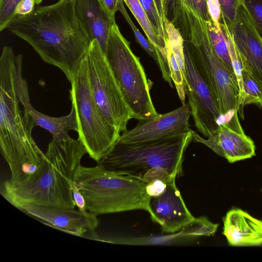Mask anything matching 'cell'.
<instances>
[{
	"label": "cell",
	"instance_id": "1",
	"mask_svg": "<svg viewBox=\"0 0 262 262\" xmlns=\"http://www.w3.org/2000/svg\"><path fill=\"white\" fill-rule=\"evenodd\" d=\"M6 29L28 42L44 62L61 70L70 82L91 43L75 14L74 0L35 6L29 14L12 19Z\"/></svg>",
	"mask_w": 262,
	"mask_h": 262
},
{
	"label": "cell",
	"instance_id": "2",
	"mask_svg": "<svg viewBox=\"0 0 262 262\" xmlns=\"http://www.w3.org/2000/svg\"><path fill=\"white\" fill-rule=\"evenodd\" d=\"M22 55L5 46L0 57V147L9 166L11 178L5 182L16 185L36 170L44 153L32 137V117L19 108L17 79L22 70Z\"/></svg>",
	"mask_w": 262,
	"mask_h": 262
},
{
	"label": "cell",
	"instance_id": "3",
	"mask_svg": "<svg viewBox=\"0 0 262 262\" xmlns=\"http://www.w3.org/2000/svg\"><path fill=\"white\" fill-rule=\"evenodd\" d=\"M85 154L78 139L62 142L52 140L35 171L18 185L4 183L1 193L20 210L30 205L74 209L72 184Z\"/></svg>",
	"mask_w": 262,
	"mask_h": 262
},
{
	"label": "cell",
	"instance_id": "4",
	"mask_svg": "<svg viewBox=\"0 0 262 262\" xmlns=\"http://www.w3.org/2000/svg\"><path fill=\"white\" fill-rule=\"evenodd\" d=\"M192 141V129L155 140L116 141L97 165L109 171L147 183L156 179L169 182L181 174L184 152Z\"/></svg>",
	"mask_w": 262,
	"mask_h": 262
},
{
	"label": "cell",
	"instance_id": "5",
	"mask_svg": "<svg viewBox=\"0 0 262 262\" xmlns=\"http://www.w3.org/2000/svg\"><path fill=\"white\" fill-rule=\"evenodd\" d=\"M178 29L218 102L222 123L227 124L237 132L244 133L238 116L239 89L237 79L215 53L206 21L190 8L184 6Z\"/></svg>",
	"mask_w": 262,
	"mask_h": 262
},
{
	"label": "cell",
	"instance_id": "6",
	"mask_svg": "<svg viewBox=\"0 0 262 262\" xmlns=\"http://www.w3.org/2000/svg\"><path fill=\"white\" fill-rule=\"evenodd\" d=\"M74 182L85 199L86 210L97 216L138 209L150 213L147 183L143 180L109 171L98 165H80Z\"/></svg>",
	"mask_w": 262,
	"mask_h": 262
},
{
	"label": "cell",
	"instance_id": "7",
	"mask_svg": "<svg viewBox=\"0 0 262 262\" xmlns=\"http://www.w3.org/2000/svg\"><path fill=\"white\" fill-rule=\"evenodd\" d=\"M105 54L132 119L139 121L157 116L143 67L116 23L111 28Z\"/></svg>",
	"mask_w": 262,
	"mask_h": 262
},
{
	"label": "cell",
	"instance_id": "8",
	"mask_svg": "<svg viewBox=\"0 0 262 262\" xmlns=\"http://www.w3.org/2000/svg\"><path fill=\"white\" fill-rule=\"evenodd\" d=\"M70 82V97L76 112L78 139L90 157L98 162L121 134L106 121L96 104L85 57Z\"/></svg>",
	"mask_w": 262,
	"mask_h": 262
},
{
	"label": "cell",
	"instance_id": "9",
	"mask_svg": "<svg viewBox=\"0 0 262 262\" xmlns=\"http://www.w3.org/2000/svg\"><path fill=\"white\" fill-rule=\"evenodd\" d=\"M92 95L106 121L120 134L132 119L119 84L106 55L96 40L91 42L84 56Z\"/></svg>",
	"mask_w": 262,
	"mask_h": 262
},
{
	"label": "cell",
	"instance_id": "10",
	"mask_svg": "<svg viewBox=\"0 0 262 262\" xmlns=\"http://www.w3.org/2000/svg\"><path fill=\"white\" fill-rule=\"evenodd\" d=\"M187 84L186 96L191 116L198 130L205 137L216 130L222 123L218 102L198 69L186 44L184 42Z\"/></svg>",
	"mask_w": 262,
	"mask_h": 262
},
{
	"label": "cell",
	"instance_id": "11",
	"mask_svg": "<svg viewBox=\"0 0 262 262\" xmlns=\"http://www.w3.org/2000/svg\"><path fill=\"white\" fill-rule=\"evenodd\" d=\"M190 116V106L186 103L171 112L139 120L134 128L122 132L116 141L137 142L186 133L191 130L189 122Z\"/></svg>",
	"mask_w": 262,
	"mask_h": 262
},
{
	"label": "cell",
	"instance_id": "12",
	"mask_svg": "<svg viewBox=\"0 0 262 262\" xmlns=\"http://www.w3.org/2000/svg\"><path fill=\"white\" fill-rule=\"evenodd\" d=\"M229 28L239 53L242 70L262 84V39L244 3L238 7L235 20Z\"/></svg>",
	"mask_w": 262,
	"mask_h": 262
},
{
	"label": "cell",
	"instance_id": "13",
	"mask_svg": "<svg viewBox=\"0 0 262 262\" xmlns=\"http://www.w3.org/2000/svg\"><path fill=\"white\" fill-rule=\"evenodd\" d=\"M175 180L167 184L162 194L149 201L151 218L161 226L163 233L178 232L195 218L186 207Z\"/></svg>",
	"mask_w": 262,
	"mask_h": 262
},
{
	"label": "cell",
	"instance_id": "14",
	"mask_svg": "<svg viewBox=\"0 0 262 262\" xmlns=\"http://www.w3.org/2000/svg\"><path fill=\"white\" fill-rule=\"evenodd\" d=\"M21 210L45 221L44 224L79 236L94 233L98 225L97 215L89 211L53 206L30 205Z\"/></svg>",
	"mask_w": 262,
	"mask_h": 262
},
{
	"label": "cell",
	"instance_id": "15",
	"mask_svg": "<svg viewBox=\"0 0 262 262\" xmlns=\"http://www.w3.org/2000/svg\"><path fill=\"white\" fill-rule=\"evenodd\" d=\"M193 141L205 145L217 155L233 163L255 156V146L252 139L245 133H240L226 123L210 133L207 138L202 137L192 130Z\"/></svg>",
	"mask_w": 262,
	"mask_h": 262
},
{
	"label": "cell",
	"instance_id": "16",
	"mask_svg": "<svg viewBox=\"0 0 262 262\" xmlns=\"http://www.w3.org/2000/svg\"><path fill=\"white\" fill-rule=\"evenodd\" d=\"M17 93L24 110L32 117L35 125L48 131L55 141H70L74 139L68 134L70 130L78 132L76 112L73 105L68 115L59 117L49 116L35 110L30 102L28 84L22 77V70L18 76Z\"/></svg>",
	"mask_w": 262,
	"mask_h": 262
},
{
	"label": "cell",
	"instance_id": "17",
	"mask_svg": "<svg viewBox=\"0 0 262 262\" xmlns=\"http://www.w3.org/2000/svg\"><path fill=\"white\" fill-rule=\"evenodd\" d=\"M223 234L231 246H260L262 221L241 209H232L223 219Z\"/></svg>",
	"mask_w": 262,
	"mask_h": 262
},
{
	"label": "cell",
	"instance_id": "18",
	"mask_svg": "<svg viewBox=\"0 0 262 262\" xmlns=\"http://www.w3.org/2000/svg\"><path fill=\"white\" fill-rule=\"evenodd\" d=\"M77 18L91 41L96 40L105 53L113 22L100 0H74Z\"/></svg>",
	"mask_w": 262,
	"mask_h": 262
},
{
	"label": "cell",
	"instance_id": "19",
	"mask_svg": "<svg viewBox=\"0 0 262 262\" xmlns=\"http://www.w3.org/2000/svg\"><path fill=\"white\" fill-rule=\"evenodd\" d=\"M206 23L209 38L215 53L228 71L236 78L232 65L230 40L228 35L221 27L220 29H218L211 19L206 21Z\"/></svg>",
	"mask_w": 262,
	"mask_h": 262
},
{
	"label": "cell",
	"instance_id": "20",
	"mask_svg": "<svg viewBox=\"0 0 262 262\" xmlns=\"http://www.w3.org/2000/svg\"><path fill=\"white\" fill-rule=\"evenodd\" d=\"M196 238L198 237L192 234L187 226H185L180 231L169 235L140 238H118L116 239V242L117 244L129 245L171 244L176 242L189 241Z\"/></svg>",
	"mask_w": 262,
	"mask_h": 262
},
{
	"label": "cell",
	"instance_id": "21",
	"mask_svg": "<svg viewBox=\"0 0 262 262\" xmlns=\"http://www.w3.org/2000/svg\"><path fill=\"white\" fill-rule=\"evenodd\" d=\"M242 78L244 94L238 113L243 118V108L245 105L251 104H259L262 105V84L243 69Z\"/></svg>",
	"mask_w": 262,
	"mask_h": 262
},
{
	"label": "cell",
	"instance_id": "22",
	"mask_svg": "<svg viewBox=\"0 0 262 262\" xmlns=\"http://www.w3.org/2000/svg\"><path fill=\"white\" fill-rule=\"evenodd\" d=\"M165 26L167 36V44L173 52L177 61L183 73L185 84H187L185 72L184 38L180 30L166 19Z\"/></svg>",
	"mask_w": 262,
	"mask_h": 262
},
{
	"label": "cell",
	"instance_id": "23",
	"mask_svg": "<svg viewBox=\"0 0 262 262\" xmlns=\"http://www.w3.org/2000/svg\"><path fill=\"white\" fill-rule=\"evenodd\" d=\"M167 59L170 72V76L173 81L179 99L182 104H185L186 101V84L183 73L174 55L167 44Z\"/></svg>",
	"mask_w": 262,
	"mask_h": 262
},
{
	"label": "cell",
	"instance_id": "24",
	"mask_svg": "<svg viewBox=\"0 0 262 262\" xmlns=\"http://www.w3.org/2000/svg\"><path fill=\"white\" fill-rule=\"evenodd\" d=\"M123 2V0H120L118 5V11L121 13L130 27L137 42L141 46L144 51L154 59L157 64L158 62V56L155 47L147 39L145 38V37L142 35L139 30L137 28L129 17L125 8Z\"/></svg>",
	"mask_w": 262,
	"mask_h": 262
},
{
	"label": "cell",
	"instance_id": "25",
	"mask_svg": "<svg viewBox=\"0 0 262 262\" xmlns=\"http://www.w3.org/2000/svg\"><path fill=\"white\" fill-rule=\"evenodd\" d=\"M156 34L163 43L166 45L167 36L165 27L162 25L157 9L155 0H139Z\"/></svg>",
	"mask_w": 262,
	"mask_h": 262
},
{
	"label": "cell",
	"instance_id": "26",
	"mask_svg": "<svg viewBox=\"0 0 262 262\" xmlns=\"http://www.w3.org/2000/svg\"><path fill=\"white\" fill-rule=\"evenodd\" d=\"M253 25L262 39V0H243Z\"/></svg>",
	"mask_w": 262,
	"mask_h": 262
},
{
	"label": "cell",
	"instance_id": "27",
	"mask_svg": "<svg viewBox=\"0 0 262 262\" xmlns=\"http://www.w3.org/2000/svg\"><path fill=\"white\" fill-rule=\"evenodd\" d=\"M221 11V18L229 27L234 23L238 7L244 3L243 0H219Z\"/></svg>",
	"mask_w": 262,
	"mask_h": 262
},
{
	"label": "cell",
	"instance_id": "28",
	"mask_svg": "<svg viewBox=\"0 0 262 262\" xmlns=\"http://www.w3.org/2000/svg\"><path fill=\"white\" fill-rule=\"evenodd\" d=\"M21 0H0V31L6 29L14 18L16 6Z\"/></svg>",
	"mask_w": 262,
	"mask_h": 262
},
{
	"label": "cell",
	"instance_id": "29",
	"mask_svg": "<svg viewBox=\"0 0 262 262\" xmlns=\"http://www.w3.org/2000/svg\"><path fill=\"white\" fill-rule=\"evenodd\" d=\"M165 18L177 28L182 13V0H165Z\"/></svg>",
	"mask_w": 262,
	"mask_h": 262
},
{
	"label": "cell",
	"instance_id": "30",
	"mask_svg": "<svg viewBox=\"0 0 262 262\" xmlns=\"http://www.w3.org/2000/svg\"><path fill=\"white\" fill-rule=\"evenodd\" d=\"M207 0H182L183 6L190 8L205 21L211 19L207 4Z\"/></svg>",
	"mask_w": 262,
	"mask_h": 262
},
{
	"label": "cell",
	"instance_id": "31",
	"mask_svg": "<svg viewBox=\"0 0 262 262\" xmlns=\"http://www.w3.org/2000/svg\"><path fill=\"white\" fill-rule=\"evenodd\" d=\"M207 4L208 11L211 19L216 27L220 29V23L222 17V11L219 1L207 0Z\"/></svg>",
	"mask_w": 262,
	"mask_h": 262
},
{
	"label": "cell",
	"instance_id": "32",
	"mask_svg": "<svg viewBox=\"0 0 262 262\" xmlns=\"http://www.w3.org/2000/svg\"><path fill=\"white\" fill-rule=\"evenodd\" d=\"M168 183L161 179L154 180L148 182L146 185L148 194L150 198L161 195L166 190Z\"/></svg>",
	"mask_w": 262,
	"mask_h": 262
},
{
	"label": "cell",
	"instance_id": "33",
	"mask_svg": "<svg viewBox=\"0 0 262 262\" xmlns=\"http://www.w3.org/2000/svg\"><path fill=\"white\" fill-rule=\"evenodd\" d=\"M35 5V0H21L16 7L14 18L29 14L34 10Z\"/></svg>",
	"mask_w": 262,
	"mask_h": 262
},
{
	"label": "cell",
	"instance_id": "34",
	"mask_svg": "<svg viewBox=\"0 0 262 262\" xmlns=\"http://www.w3.org/2000/svg\"><path fill=\"white\" fill-rule=\"evenodd\" d=\"M72 189L73 199L78 210L82 212L87 211L85 199L79 190L77 184L74 181Z\"/></svg>",
	"mask_w": 262,
	"mask_h": 262
},
{
	"label": "cell",
	"instance_id": "35",
	"mask_svg": "<svg viewBox=\"0 0 262 262\" xmlns=\"http://www.w3.org/2000/svg\"><path fill=\"white\" fill-rule=\"evenodd\" d=\"M101 3L113 22L115 21V14L118 11L120 0H100Z\"/></svg>",
	"mask_w": 262,
	"mask_h": 262
},
{
	"label": "cell",
	"instance_id": "36",
	"mask_svg": "<svg viewBox=\"0 0 262 262\" xmlns=\"http://www.w3.org/2000/svg\"><path fill=\"white\" fill-rule=\"evenodd\" d=\"M157 9L159 15L161 23L165 28V21L166 20L165 16L164 2L165 0H155ZM166 30V29H165Z\"/></svg>",
	"mask_w": 262,
	"mask_h": 262
},
{
	"label": "cell",
	"instance_id": "37",
	"mask_svg": "<svg viewBox=\"0 0 262 262\" xmlns=\"http://www.w3.org/2000/svg\"><path fill=\"white\" fill-rule=\"evenodd\" d=\"M43 0H35L36 5L39 4Z\"/></svg>",
	"mask_w": 262,
	"mask_h": 262
}]
</instances>
